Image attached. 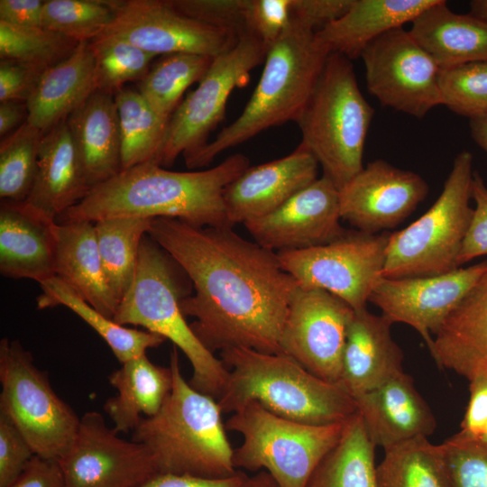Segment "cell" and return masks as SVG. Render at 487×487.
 <instances>
[{
    "mask_svg": "<svg viewBox=\"0 0 487 487\" xmlns=\"http://www.w3.org/2000/svg\"><path fill=\"white\" fill-rule=\"evenodd\" d=\"M318 162L302 144L287 156L248 167L225 190L232 226L266 216L317 180Z\"/></svg>",
    "mask_w": 487,
    "mask_h": 487,
    "instance_id": "ffe728a7",
    "label": "cell"
},
{
    "mask_svg": "<svg viewBox=\"0 0 487 487\" xmlns=\"http://www.w3.org/2000/svg\"><path fill=\"white\" fill-rule=\"evenodd\" d=\"M44 1L0 0V21L16 26L42 27Z\"/></svg>",
    "mask_w": 487,
    "mask_h": 487,
    "instance_id": "db71d44e",
    "label": "cell"
},
{
    "mask_svg": "<svg viewBox=\"0 0 487 487\" xmlns=\"http://www.w3.org/2000/svg\"><path fill=\"white\" fill-rule=\"evenodd\" d=\"M428 190L419 174L375 160L339 189L340 216L355 230L386 232L409 217Z\"/></svg>",
    "mask_w": 487,
    "mask_h": 487,
    "instance_id": "ac0fdd59",
    "label": "cell"
},
{
    "mask_svg": "<svg viewBox=\"0 0 487 487\" xmlns=\"http://www.w3.org/2000/svg\"><path fill=\"white\" fill-rule=\"evenodd\" d=\"M189 281L177 262L146 234L140 246L133 280L114 320L123 326H141L170 340L191 364V386L217 400L228 370L202 345L181 311L180 300L190 294Z\"/></svg>",
    "mask_w": 487,
    "mask_h": 487,
    "instance_id": "8992f818",
    "label": "cell"
},
{
    "mask_svg": "<svg viewBox=\"0 0 487 487\" xmlns=\"http://www.w3.org/2000/svg\"><path fill=\"white\" fill-rule=\"evenodd\" d=\"M34 455L16 426L0 412V487L11 485Z\"/></svg>",
    "mask_w": 487,
    "mask_h": 487,
    "instance_id": "bcb514c9",
    "label": "cell"
},
{
    "mask_svg": "<svg viewBox=\"0 0 487 487\" xmlns=\"http://www.w3.org/2000/svg\"><path fill=\"white\" fill-rule=\"evenodd\" d=\"M315 32L291 22L268 50L260 80L241 115L214 141L184 156L188 169L207 167L219 153L262 131L296 122L329 55Z\"/></svg>",
    "mask_w": 487,
    "mask_h": 487,
    "instance_id": "5b68a950",
    "label": "cell"
},
{
    "mask_svg": "<svg viewBox=\"0 0 487 487\" xmlns=\"http://www.w3.org/2000/svg\"><path fill=\"white\" fill-rule=\"evenodd\" d=\"M292 0H246L245 32L259 39L267 51L292 22Z\"/></svg>",
    "mask_w": 487,
    "mask_h": 487,
    "instance_id": "ee69618b",
    "label": "cell"
},
{
    "mask_svg": "<svg viewBox=\"0 0 487 487\" xmlns=\"http://www.w3.org/2000/svg\"><path fill=\"white\" fill-rule=\"evenodd\" d=\"M473 155L463 151L455 156L442 192L429 209L390 234L382 277L437 275L459 268L457 257L473 212Z\"/></svg>",
    "mask_w": 487,
    "mask_h": 487,
    "instance_id": "ba28073f",
    "label": "cell"
},
{
    "mask_svg": "<svg viewBox=\"0 0 487 487\" xmlns=\"http://www.w3.org/2000/svg\"><path fill=\"white\" fill-rule=\"evenodd\" d=\"M40 287L41 293L37 298L39 309L58 306L69 308L105 340L121 363L146 354L148 349L158 347L166 341L160 335L116 323L91 306L57 276L42 281Z\"/></svg>",
    "mask_w": 487,
    "mask_h": 487,
    "instance_id": "1f68e13d",
    "label": "cell"
},
{
    "mask_svg": "<svg viewBox=\"0 0 487 487\" xmlns=\"http://www.w3.org/2000/svg\"><path fill=\"white\" fill-rule=\"evenodd\" d=\"M96 90L89 41H81L65 60L47 69L25 103L27 122L46 133L67 120Z\"/></svg>",
    "mask_w": 487,
    "mask_h": 487,
    "instance_id": "4316f807",
    "label": "cell"
},
{
    "mask_svg": "<svg viewBox=\"0 0 487 487\" xmlns=\"http://www.w3.org/2000/svg\"><path fill=\"white\" fill-rule=\"evenodd\" d=\"M118 0H47L41 26L78 42L91 41L112 22Z\"/></svg>",
    "mask_w": 487,
    "mask_h": 487,
    "instance_id": "60d3db41",
    "label": "cell"
},
{
    "mask_svg": "<svg viewBox=\"0 0 487 487\" xmlns=\"http://www.w3.org/2000/svg\"><path fill=\"white\" fill-rule=\"evenodd\" d=\"M152 219L123 216L94 223L106 282L119 304L133 280L140 246Z\"/></svg>",
    "mask_w": 487,
    "mask_h": 487,
    "instance_id": "836d02e7",
    "label": "cell"
},
{
    "mask_svg": "<svg viewBox=\"0 0 487 487\" xmlns=\"http://www.w3.org/2000/svg\"><path fill=\"white\" fill-rule=\"evenodd\" d=\"M481 439L487 442V426H486V428H485L484 433H483L482 436L481 437Z\"/></svg>",
    "mask_w": 487,
    "mask_h": 487,
    "instance_id": "91938a15",
    "label": "cell"
},
{
    "mask_svg": "<svg viewBox=\"0 0 487 487\" xmlns=\"http://www.w3.org/2000/svg\"><path fill=\"white\" fill-rule=\"evenodd\" d=\"M487 272V260L459 267L452 271L407 278L381 277L375 284L369 302L394 323L413 327L428 350L433 336L467 293Z\"/></svg>",
    "mask_w": 487,
    "mask_h": 487,
    "instance_id": "e0dca14e",
    "label": "cell"
},
{
    "mask_svg": "<svg viewBox=\"0 0 487 487\" xmlns=\"http://www.w3.org/2000/svg\"><path fill=\"white\" fill-rule=\"evenodd\" d=\"M443 106L470 119L487 116V60L440 69Z\"/></svg>",
    "mask_w": 487,
    "mask_h": 487,
    "instance_id": "b9f144b4",
    "label": "cell"
},
{
    "mask_svg": "<svg viewBox=\"0 0 487 487\" xmlns=\"http://www.w3.org/2000/svg\"><path fill=\"white\" fill-rule=\"evenodd\" d=\"M353 0H292V22L315 32L340 18Z\"/></svg>",
    "mask_w": 487,
    "mask_h": 487,
    "instance_id": "f907efd6",
    "label": "cell"
},
{
    "mask_svg": "<svg viewBox=\"0 0 487 487\" xmlns=\"http://www.w3.org/2000/svg\"><path fill=\"white\" fill-rule=\"evenodd\" d=\"M96 411L86 412L59 459L66 487H140L158 474L146 446L117 436Z\"/></svg>",
    "mask_w": 487,
    "mask_h": 487,
    "instance_id": "2e32d148",
    "label": "cell"
},
{
    "mask_svg": "<svg viewBox=\"0 0 487 487\" xmlns=\"http://www.w3.org/2000/svg\"><path fill=\"white\" fill-rule=\"evenodd\" d=\"M172 389L160 411L143 418L132 438L149 450L158 473L220 478L234 474V448L217 400L194 389L180 371L173 347Z\"/></svg>",
    "mask_w": 487,
    "mask_h": 487,
    "instance_id": "277c9868",
    "label": "cell"
},
{
    "mask_svg": "<svg viewBox=\"0 0 487 487\" xmlns=\"http://www.w3.org/2000/svg\"><path fill=\"white\" fill-rule=\"evenodd\" d=\"M440 446L451 487H487V442L455 434Z\"/></svg>",
    "mask_w": 487,
    "mask_h": 487,
    "instance_id": "7bdbcfd3",
    "label": "cell"
},
{
    "mask_svg": "<svg viewBox=\"0 0 487 487\" xmlns=\"http://www.w3.org/2000/svg\"><path fill=\"white\" fill-rule=\"evenodd\" d=\"M122 170L156 162L165 142L170 119L158 114L137 89L123 87L115 95Z\"/></svg>",
    "mask_w": 487,
    "mask_h": 487,
    "instance_id": "e575fe53",
    "label": "cell"
},
{
    "mask_svg": "<svg viewBox=\"0 0 487 487\" xmlns=\"http://www.w3.org/2000/svg\"><path fill=\"white\" fill-rule=\"evenodd\" d=\"M379 487H451L440 445L418 436L384 450Z\"/></svg>",
    "mask_w": 487,
    "mask_h": 487,
    "instance_id": "d590c367",
    "label": "cell"
},
{
    "mask_svg": "<svg viewBox=\"0 0 487 487\" xmlns=\"http://www.w3.org/2000/svg\"><path fill=\"white\" fill-rule=\"evenodd\" d=\"M28 112L25 103L5 101L0 103V135L7 136L27 121ZM10 134V133H9Z\"/></svg>",
    "mask_w": 487,
    "mask_h": 487,
    "instance_id": "11a10c76",
    "label": "cell"
},
{
    "mask_svg": "<svg viewBox=\"0 0 487 487\" xmlns=\"http://www.w3.org/2000/svg\"><path fill=\"white\" fill-rule=\"evenodd\" d=\"M469 125L473 139L487 153V116L470 119Z\"/></svg>",
    "mask_w": 487,
    "mask_h": 487,
    "instance_id": "9f6ffc18",
    "label": "cell"
},
{
    "mask_svg": "<svg viewBox=\"0 0 487 487\" xmlns=\"http://www.w3.org/2000/svg\"><path fill=\"white\" fill-rule=\"evenodd\" d=\"M100 35L121 38L156 56L194 53L216 58L232 49L240 34L191 19L168 0H118L112 22Z\"/></svg>",
    "mask_w": 487,
    "mask_h": 487,
    "instance_id": "5bb4252c",
    "label": "cell"
},
{
    "mask_svg": "<svg viewBox=\"0 0 487 487\" xmlns=\"http://www.w3.org/2000/svg\"><path fill=\"white\" fill-rule=\"evenodd\" d=\"M410 34L440 69L487 60V22L453 12L444 0L411 22Z\"/></svg>",
    "mask_w": 487,
    "mask_h": 487,
    "instance_id": "f1b7e54d",
    "label": "cell"
},
{
    "mask_svg": "<svg viewBox=\"0 0 487 487\" xmlns=\"http://www.w3.org/2000/svg\"><path fill=\"white\" fill-rule=\"evenodd\" d=\"M339 189L322 176L271 213L244 224L259 245L275 253L329 244L345 232Z\"/></svg>",
    "mask_w": 487,
    "mask_h": 487,
    "instance_id": "d6986e66",
    "label": "cell"
},
{
    "mask_svg": "<svg viewBox=\"0 0 487 487\" xmlns=\"http://www.w3.org/2000/svg\"><path fill=\"white\" fill-rule=\"evenodd\" d=\"M248 167L250 161L242 153L204 170L173 171L152 161L139 164L94 186L57 222L141 216L174 218L197 227H233L224 193Z\"/></svg>",
    "mask_w": 487,
    "mask_h": 487,
    "instance_id": "7a4b0ae2",
    "label": "cell"
},
{
    "mask_svg": "<svg viewBox=\"0 0 487 487\" xmlns=\"http://www.w3.org/2000/svg\"><path fill=\"white\" fill-rule=\"evenodd\" d=\"M55 276L71 286L91 306L114 319L119 303L103 270L95 225L56 222L51 225Z\"/></svg>",
    "mask_w": 487,
    "mask_h": 487,
    "instance_id": "d4e9b609",
    "label": "cell"
},
{
    "mask_svg": "<svg viewBox=\"0 0 487 487\" xmlns=\"http://www.w3.org/2000/svg\"><path fill=\"white\" fill-rule=\"evenodd\" d=\"M45 70L13 60H1L0 102L26 103Z\"/></svg>",
    "mask_w": 487,
    "mask_h": 487,
    "instance_id": "c3c4849f",
    "label": "cell"
},
{
    "mask_svg": "<svg viewBox=\"0 0 487 487\" xmlns=\"http://www.w3.org/2000/svg\"><path fill=\"white\" fill-rule=\"evenodd\" d=\"M213 60L194 53L163 55L139 81L138 90L158 114L170 119L185 91L204 78Z\"/></svg>",
    "mask_w": 487,
    "mask_h": 487,
    "instance_id": "8d00e7d4",
    "label": "cell"
},
{
    "mask_svg": "<svg viewBox=\"0 0 487 487\" xmlns=\"http://www.w3.org/2000/svg\"><path fill=\"white\" fill-rule=\"evenodd\" d=\"M354 400L368 437L384 450L418 436L427 437L436 429L431 409L405 372Z\"/></svg>",
    "mask_w": 487,
    "mask_h": 487,
    "instance_id": "7402d4cb",
    "label": "cell"
},
{
    "mask_svg": "<svg viewBox=\"0 0 487 487\" xmlns=\"http://www.w3.org/2000/svg\"><path fill=\"white\" fill-rule=\"evenodd\" d=\"M267 51L259 39L245 32L232 49L214 58L197 88L171 115L155 163L170 167L180 154L184 157L207 145L225 116L231 93L248 83L251 71L264 62Z\"/></svg>",
    "mask_w": 487,
    "mask_h": 487,
    "instance_id": "8fae6325",
    "label": "cell"
},
{
    "mask_svg": "<svg viewBox=\"0 0 487 487\" xmlns=\"http://www.w3.org/2000/svg\"><path fill=\"white\" fill-rule=\"evenodd\" d=\"M375 447L357 411L345 420L339 440L318 464L306 487H379Z\"/></svg>",
    "mask_w": 487,
    "mask_h": 487,
    "instance_id": "d6a6232c",
    "label": "cell"
},
{
    "mask_svg": "<svg viewBox=\"0 0 487 487\" xmlns=\"http://www.w3.org/2000/svg\"><path fill=\"white\" fill-rule=\"evenodd\" d=\"M391 233L346 230L338 239L317 247L278 252L282 268L305 289H320L354 310L366 308L382 277Z\"/></svg>",
    "mask_w": 487,
    "mask_h": 487,
    "instance_id": "7c38bea8",
    "label": "cell"
},
{
    "mask_svg": "<svg viewBox=\"0 0 487 487\" xmlns=\"http://www.w3.org/2000/svg\"><path fill=\"white\" fill-rule=\"evenodd\" d=\"M53 224L31 213L22 202L2 201L1 274L11 279L33 280L39 284L54 277Z\"/></svg>",
    "mask_w": 487,
    "mask_h": 487,
    "instance_id": "484cf974",
    "label": "cell"
},
{
    "mask_svg": "<svg viewBox=\"0 0 487 487\" xmlns=\"http://www.w3.org/2000/svg\"><path fill=\"white\" fill-rule=\"evenodd\" d=\"M469 6L471 14L487 22V0H473Z\"/></svg>",
    "mask_w": 487,
    "mask_h": 487,
    "instance_id": "680465c9",
    "label": "cell"
},
{
    "mask_svg": "<svg viewBox=\"0 0 487 487\" xmlns=\"http://www.w3.org/2000/svg\"><path fill=\"white\" fill-rule=\"evenodd\" d=\"M96 90L115 95L128 81H141L156 55L121 38L99 35L89 41Z\"/></svg>",
    "mask_w": 487,
    "mask_h": 487,
    "instance_id": "f35d334b",
    "label": "cell"
},
{
    "mask_svg": "<svg viewBox=\"0 0 487 487\" xmlns=\"http://www.w3.org/2000/svg\"><path fill=\"white\" fill-rule=\"evenodd\" d=\"M368 91L383 106L416 118L443 105L440 68L403 27L392 29L363 51Z\"/></svg>",
    "mask_w": 487,
    "mask_h": 487,
    "instance_id": "4fadbf2b",
    "label": "cell"
},
{
    "mask_svg": "<svg viewBox=\"0 0 487 487\" xmlns=\"http://www.w3.org/2000/svg\"><path fill=\"white\" fill-rule=\"evenodd\" d=\"M472 199L475 207L457 257L458 267L487 255V187L477 171L473 176Z\"/></svg>",
    "mask_w": 487,
    "mask_h": 487,
    "instance_id": "7dc6e473",
    "label": "cell"
},
{
    "mask_svg": "<svg viewBox=\"0 0 487 487\" xmlns=\"http://www.w3.org/2000/svg\"><path fill=\"white\" fill-rule=\"evenodd\" d=\"M92 188L67 121L44 133L37 174L23 205L48 224L56 223Z\"/></svg>",
    "mask_w": 487,
    "mask_h": 487,
    "instance_id": "44dd1931",
    "label": "cell"
},
{
    "mask_svg": "<svg viewBox=\"0 0 487 487\" xmlns=\"http://www.w3.org/2000/svg\"><path fill=\"white\" fill-rule=\"evenodd\" d=\"M437 0H353L340 18L315 32L328 54H341L350 60L383 33L411 23Z\"/></svg>",
    "mask_w": 487,
    "mask_h": 487,
    "instance_id": "cb8c5ba5",
    "label": "cell"
},
{
    "mask_svg": "<svg viewBox=\"0 0 487 487\" xmlns=\"http://www.w3.org/2000/svg\"><path fill=\"white\" fill-rule=\"evenodd\" d=\"M246 487H278V485L271 475L264 471L249 478Z\"/></svg>",
    "mask_w": 487,
    "mask_h": 487,
    "instance_id": "6f0895ef",
    "label": "cell"
},
{
    "mask_svg": "<svg viewBox=\"0 0 487 487\" xmlns=\"http://www.w3.org/2000/svg\"><path fill=\"white\" fill-rule=\"evenodd\" d=\"M374 110L359 88L352 60L330 53L296 120L301 142L338 189L363 169Z\"/></svg>",
    "mask_w": 487,
    "mask_h": 487,
    "instance_id": "52a82bcc",
    "label": "cell"
},
{
    "mask_svg": "<svg viewBox=\"0 0 487 487\" xmlns=\"http://www.w3.org/2000/svg\"><path fill=\"white\" fill-rule=\"evenodd\" d=\"M354 310L335 295L298 287L280 337L281 354L314 375L339 382L346 332Z\"/></svg>",
    "mask_w": 487,
    "mask_h": 487,
    "instance_id": "9a60e30c",
    "label": "cell"
},
{
    "mask_svg": "<svg viewBox=\"0 0 487 487\" xmlns=\"http://www.w3.org/2000/svg\"><path fill=\"white\" fill-rule=\"evenodd\" d=\"M220 356L228 370L216 400L223 413L255 401L285 418L327 425L344 422L357 412L355 400L339 382L314 375L287 354L231 347Z\"/></svg>",
    "mask_w": 487,
    "mask_h": 487,
    "instance_id": "3957f363",
    "label": "cell"
},
{
    "mask_svg": "<svg viewBox=\"0 0 487 487\" xmlns=\"http://www.w3.org/2000/svg\"><path fill=\"white\" fill-rule=\"evenodd\" d=\"M79 42L44 27L0 21V58L47 69L68 58Z\"/></svg>",
    "mask_w": 487,
    "mask_h": 487,
    "instance_id": "ab89813d",
    "label": "cell"
},
{
    "mask_svg": "<svg viewBox=\"0 0 487 487\" xmlns=\"http://www.w3.org/2000/svg\"><path fill=\"white\" fill-rule=\"evenodd\" d=\"M248 479L249 477L241 472L220 478L158 473L140 487H246Z\"/></svg>",
    "mask_w": 487,
    "mask_h": 487,
    "instance_id": "f5cc1de1",
    "label": "cell"
},
{
    "mask_svg": "<svg viewBox=\"0 0 487 487\" xmlns=\"http://www.w3.org/2000/svg\"><path fill=\"white\" fill-rule=\"evenodd\" d=\"M468 381L470 397L456 435L479 439L487 426V366L476 369Z\"/></svg>",
    "mask_w": 487,
    "mask_h": 487,
    "instance_id": "681fc988",
    "label": "cell"
},
{
    "mask_svg": "<svg viewBox=\"0 0 487 487\" xmlns=\"http://www.w3.org/2000/svg\"><path fill=\"white\" fill-rule=\"evenodd\" d=\"M148 235L189 279L194 293L180 300V308L194 318L190 327L207 350L281 354L283 325L299 284L277 253L233 227H197L174 218H153Z\"/></svg>",
    "mask_w": 487,
    "mask_h": 487,
    "instance_id": "6da1fadb",
    "label": "cell"
},
{
    "mask_svg": "<svg viewBox=\"0 0 487 487\" xmlns=\"http://www.w3.org/2000/svg\"><path fill=\"white\" fill-rule=\"evenodd\" d=\"M44 133L24 122L0 143V198L20 203L29 196L38 168Z\"/></svg>",
    "mask_w": 487,
    "mask_h": 487,
    "instance_id": "74e56055",
    "label": "cell"
},
{
    "mask_svg": "<svg viewBox=\"0 0 487 487\" xmlns=\"http://www.w3.org/2000/svg\"><path fill=\"white\" fill-rule=\"evenodd\" d=\"M429 352L439 367L467 380L487 366V272L436 333Z\"/></svg>",
    "mask_w": 487,
    "mask_h": 487,
    "instance_id": "83f0119b",
    "label": "cell"
},
{
    "mask_svg": "<svg viewBox=\"0 0 487 487\" xmlns=\"http://www.w3.org/2000/svg\"><path fill=\"white\" fill-rule=\"evenodd\" d=\"M115 396L107 399L104 410L116 433L133 431L143 418L156 415L172 389L170 366L152 363L146 354L131 359L109 374Z\"/></svg>",
    "mask_w": 487,
    "mask_h": 487,
    "instance_id": "4dcf8cb0",
    "label": "cell"
},
{
    "mask_svg": "<svg viewBox=\"0 0 487 487\" xmlns=\"http://www.w3.org/2000/svg\"><path fill=\"white\" fill-rule=\"evenodd\" d=\"M66 121L92 188L122 170L114 95L95 91Z\"/></svg>",
    "mask_w": 487,
    "mask_h": 487,
    "instance_id": "f546056e",
    "label": "cell"
},
{
    "mask_svg": "<svg viewBox=\"0 0 487 487\" xmlns=\"http://www.w3.org/2000/svg\"><path fill=\"white\" fill-rule=\"evenodd\" d=\"M392 324L367 308L354 310L347 327L339 380L354 399L404 372L403 352L392 338Z\"/></svg>",
    "mask_w": 487,
    "mask_h": 487,
    "instance_id": "603a6c76",
    "label": "cell"
},
{
    "mask_svg": "<svg viewBox=\"0 0 487 487\" xmlns=\"http://www.w3.org/2000/svg\"><path fill=\"white\" fill-rule=\"evenodd\" d=\"M8 487H66V482L59 459L34 455Z\"/></svg>",
    "mask_w": 487,
    "mask_h": 487,
    "instance_id": "816d5d0a",
    "label": "cell"
},
{
    "mask_svg": "<svg viewBox=\"0 0 487 487\" xmlns=\"http://www.w3.org/2000/svg\"><path fill=\"white\" fill-rule=\"evenodd\" d=\"M345 422L311 425L275 415L255 401L240 407L225 422L240 434L234 464L264 469L278 487H306L313 472L339 440Z\"/></svg>",
    "mask_w": 487,
    "mask_h": 487,
    "instance_id": "9c48e42d",
    "label": "cell"
},
{
    "mask_svg": "<svg viewBox=\"0 0 487 487\" xmlns=\"http://www.w3.org/2000/svg\"><path fill=\"white\" fill-rule=\"evenodd\" d=\"M0 412L16 426L35 455L61 458L75 439L80 418L19 340L0 342Z\"/></svg>",
    "mask_w": 487,
    "mask_h": 487,
    "instance_id": "30bf717a",
    "label": "cell"
},
{
    "mask_svg": "<svg viewBox=\"0 0 487 487\" xmlns=\"http://www.w3.org/2000/svg\"><path fill=\"white\" fill-rule=\"evenodd\" d=\"M246 0H168L180 14L214 27L245 32Z\"/></svg>",
    "mask_w": 487,
    "mask_h": 487,
    "instance_id": "f6af8a7d",
    "label": "cell"
}]
</instances>
